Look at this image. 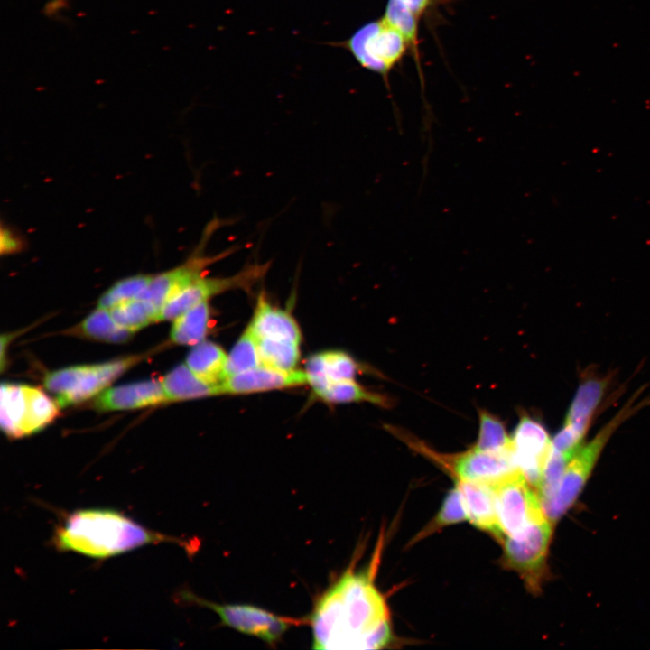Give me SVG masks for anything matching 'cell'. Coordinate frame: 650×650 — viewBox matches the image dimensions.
<instances>
[{
  "instance_id": "1",
  "label": "cell",
  "mask_w": 650,
  "mask_h": 650,
  "mask_svg": "<svg viewBox=\"0 0 650 650\" xmlns=\"http://www.w3.org/2000/svg\"><path fill=\"white\" fill-rule=\"evenodd\" d=\"M312 648L381 649L392 639L388 609L369 571H346L311 614Z\"/></svg>"
},
{
  "instance_id": "2",
  "label": "cell",
  "mask_w": 650,
  "mask_h": 650,
  "mask_svg": "<svg viewBox=\"0 0 650 650\" xmlns=\"http://www.w3.org/2000/svg\"><path fill=\"white\" fill-rule=\"evenodd\" d=\"M167 537L110 509H83L68 516L58 529L59 549L92 558H107Z\"/></svg>"
},
{
  "instance_id": "3",
  "label": "cell",
  "mask_w": 650,
  "mask_h": 650,
  "mask_svg": "<svg viewBox=\"0 0 650 650\" xmlns=\"http://www.w3.org/2000/svg\"><path fill=\"white\" fill-rule=\"evenodd\" d=\"M637 396L638 394L633 395L590 441L581 445L568 462L553 495L542 502L545 515L553 525L576 502L613 433L636 412L650 404V396L640 402Z\"/></svg>"
},
{
  "instance_id": "4",
  "label": "cell",
  "mask_w": 650,
  "mask_h": 650,
  "mask_svg": "<svg viewBox=\"0 0 650 650\" xmlns=\"http://www.w3.org/2000/svg\"><path fill=\"white\" fill-rule=\"evenodd\" d=\"M141 357L131 356L99 364L70 367L48 373L44 387L55 395L60 407L81 403L100 394Z\"/></svg>"
},
{
  "instance_id": "5",
  "label": "cell",
  "mask_w": 650,
  "mask_h": 650,
  "mask_svg": "<svg viewBox=\"0 0 650 650\" xmlns=\"http://www.w3.org/2000/svg\"><path fill=\"white\" fill-rule=\"evenodd\" d=\"M553 525L544 515L503 540V564L516 571L534 594L541 592L547 577V556Z\"/></svg>"
},
{
  "instance_id": "6",
  "label": "cell",
  "mask_w": 650,
  "mask_h": 650,
  "mask_svg": "<svg viewBox=\"0 0 650 650\" xmlns=\"http://www.w3.org/2000/svg\"><path fill=\"white\" fill-rule=\"evenodd\" d=\"M59 405L42 390L21 384L2 383L0 423L9 437L35 433L58 415Z\"/></svg>"
},
{
  "instance_id": "7",
  "label": "cell",
  "mask_w": 650,
  "mask_h": 650,
  "mask_svg": "<svg viewBox=\"0 0 650 650\" xmlns=\"http://www.w3.org/2000/svg\"><path fill=\"white\" fill-rule=\"evenodd\" d=\"M270 264H252L230 276L199 278L165 302L160 311L159 321L174 320L190 308L228 291L251 290L265 276Z\"/></svg>"
},
{
  "instance_id": "8",
  "label": "cell",
  "mask_w": 650,
  "mask_h": 650,
  "mask_svg": "<svg viewBox=\"0 0 650 650\" xmlns=\"http://www.w3.org/2000/svg\"><path fill=\"white\" fill-rule=\"evenodd\" d=\"M608 384V376H596L585 377L580 383L563 425L552 439V447L557 452L571 458L581 447Z\"/></svg>"
},
{
  "instance_id": "9",
  "label": "cell",
  "mask_w": 650,
  "mask_h": 650,
  "mask_svg": "<svg viewBox=\"0 0 650 650\" xmlns=\"http://www.w3.org/2000/svg\"><path fill=\"white\" fill-rule=\"evenodd\" d=\"M489 488L506 536L520 532L545 515L537 491L520 469Z\"/></svg>"
},
{
  "instance_id": "10",
  "label": "cell",
  "mask_w": 650,
  "mask_h": 650,
  "mask_svg": "<svg viewBox=\"0 0 650 650\" xmlns=\"http://www.w3.org/2000/svg\"><path fill=\"white\" fill-rule=\"evenodd\" d=\"M219 224L221 223L218 219L209 223L196 252L181 265L153 276L139 299L150 301L161 310L165 302L176 293L204 276L209 266L237 252L239 247L232 246L215 255H204L202 249L205 247V241L210 238L211 234L218 229Z\"/></svg>"
},
{
  "instance_id": "11",
  "label": "cell",
  "mask_w": 650,
  "mask_h": 650,
  "mask_svg": "<svg viewBox=\"0 0 650 650\" xmlns=\"http://www.w3.org/2000/svg\"><path fill=\"white\" fill-rule=\"evenodd\" d=\"M184 598L212 609L225 626L268 644L279 641L294 621L253 605L213 603L190 593Z\"/></svg>"
},
{
  "instance_id": "12",
  "label": "cell",
  "mask_w": 650,
  "mask_h": 650,
  "mask_svg": "<svg viewBox=\"0 0 650 650\" xmlns=\"http://www.w3.org/2000/svg\"><path fill=\"white\" fill-rule=\"evenodd\" d=\"M512 439L513 458L527 481L537 491L552 449V439L543 423L522 414Z\"/></svg>"
},
{
  "instance_id": "13",
  "label": "cell",
  "mask_w": 650,
  "mask_h": 650,
  "mask_svg": "<svg viewBox=\"0 0 650 650\" xmlns=\"http://www.w3.org/2000/svg\"><path fill=\"white\" fill-rule=\"evenodd\" d=\"M404 40L403 34L384 19L358 31L349 47L363 66L384 72L404 53Z\"/></svg>"
},
{
  "instance_id": "14",
  "label": "cell",
  "mask_w": 650,
  "mask_h": 650,
  "mask_svg": "<svg viewBox=\"0 0 650 650\" xmlns=\"http://www.w3.org/2000/svg\"><path fill=\"white\" fill-rule=\"evenodd\" d=\"M450 467L458 479L479 482L491 487L520 469L511 451L493 452L475 446L451 457Z\"/></svg>"
},
{
  "instance_id": "15",
  "label": "cell",
  "mask_w": 650,
  "mask_h": 650,
  "mask_svg": "<svg viewBox=\"0 0 650 650\" xmlns=\"http://www.w3.org/2000/svg\"><path fill=\"white\" fill-rule=\"evenodd\" d=\"M308 384L305 371L281 370L260 365L226 378L220 385L221 395H247L282 390Z\"/></svg>"
},
{
  "instance_id": "16",
  "label": "cell",
  "mask_w": 650,
  "mask_h": 650,
  "mask_svg": "<svg viewBox=\"0 0 650 650\" xmlns=\"http://www.w3.org/2000/svg\"><path fill=\"white\" fill-rule=\"evenodd\" d=\"M162 381L148 380L111 387L94 401L98 411H120L168 403Z\"/></svg>"
},
{
  "instance_id": "17",
  "label": "cell",
  "mask_w": 650,
  "mask_h": 650,
  "mask_svg": "<svg viewBox=\"0 0 650 650\" xmlns=\"http://www.w3.org/2000/svg\"><path fill=\"white\" fill-rule=\"evenodd\" d=\"M457 487L461 492L469 521L503 542L506 535L499 523L492 489L485 484L464 479H458Z\"/></svg>"
},
{
  "instance_id": "18",
  "label": "cell",
  "mask_w": 650,
  "mask_h": 650,
  "mask_svg": "<svg viewBox=\"0 0 650 650\" xmlns=\"http://www.w3.org/2000/svg\"><path fill=\"white\" fill-rule=\"evenodd\" d=\"M359 365L348 354L339 350H328L311 355L305 366L308 384L316 393L327 385L355 380Z\"/></svg>"
},
{
  "instance_id": "19",
  "label": "cell",
  "mask_w": 650,
  "mask_h": 650,
  "mask_svg": "<svg viewBox=\"0 0 650 650\" xmlns=\"http://www.w3.org/2000/svg\"><path fill=\"white\" fill-rule=\"evenodd\" d=\"M258 339H286L301 344L302 332L296 320L283 309L272 305L260 293L249 323Z\"/></svg>"
},
{
  "instance_id": "20",
  "label": "cell",
  "mask_w": 650,
  "mask_h": 650,
  "mask_svg": "<svg viewBox=\"0 0 650 650\" xmlns=\"http://www.w3.org/2000/svg\"><path fill=\"white\" fill-rule=\"evenodd\" d=\"M228 354L218 344L203 340L186 358L188 367L202 381L219 385L226 378Z\"/></svg>"
},
{
  "instance_id": "21",
  "label": "cell",
  "mask_w": 650,
  "mask_h": 650,
  "mask_svg": "<svg viewBox=\"0 0 650 650\" xmlns=\"http://www.w3.org/2000/svg\"><path fill=\"white\" fill-rule=\"evenodd\" d=\"M169 402L221 395L219 385L200 379L186 364L172 369L162 380Z\"/></svg>"
},
{
  "instance_id": "22",
  "label": "cell",
  "mask_w": 650,
  "mask_h": 650,
  "mask_svg": "<svg viewBox=\"0 0 650 650\" xmlns=\"http://www.w3.org/2000/svg\"><path fill=\"white\" fill-rule=\"evenodd\" d=\"M209 302H201L173 320L171 340L177 345L195 346L205 340L209 330Z\"/></svg>"
},
{
  "instance_id": "23",
  "label": "cell",
  "mask_w": 650,
  "mask_h": 650,
  "mask_svg": "<svg viewBox=\"0 0 650 650\" xmlns=\"http://www.w3.org/2000/svg\"><path fill=\"white\" fill-rule=\"evenodd\" d=\"M314 395L329 404L368 402L383 407H389L392 404L389 397L372 392L355 380L330 383Z\"/></svg>"
},
{
  "instance_id": "24",
  "label": "cell",
  "mask_w": 650,
  "mask_h": 650,
  "mask_svg": "<svg viewBox=\"0 0 650 650\" xmlns=\"http://www.w3.org/2000/svg\"><path fill=\"white\" fill-rule=\"evenodd\" d=\"M108 311L119 326L135 332L159 321L161 310L152 302L137 298L121 302Z\"/></svg>"
},
{
  "instance_id": "25",
  "label": "cell",
  "mask_w": 650,
  "mask_h": 650,
  "mask_svg": "<svg viewBox=\"0 0 650 650\" xmlns=\"http://www.w3.org/2000/svg\"><path fill=\"white\" fill-rule=\"evenodd\" d=\"M79 331L88 338L112 343L125 342L134 333L119 326L109 311L98 307L81 322Z\"/></svg>"
},
{
  "instance_id": "26",
  "label": "cell",
  "mask_w": 650,
  "mask_h": 650,
  "mask_svg": "<svg viewBox=\"0 0 650 650\" xmlns=\"http://www.w3.org/2000/svg\"><path fill=\"white\" fill-rule=\"evenodd\" d=\"M262 365L258 338L251 326L246 328L233 346L226 366V378ZM225 378V379H226Z\"/></svg>"
},
{
  "instance_id": "27",
  "label": "cell",
  "mask_w": 650,
  "mask_h": 650,
  "mask_svg": "<svg viewBox=\"0 0 650 650\" xmlns=\"http://www.w3.org/2000/svg\"><path fill=\"white\" fill-rule=\"evenodd\" d=\"M262 365L281 370H293L300 360V343L274 339H258Z\"/></svg>"
},
{
  "instance_id": "28",
  "label": "cell",
  "mask_w": 650,
  "mask_h": 650,
  "mask_svg": "<svg viewBox=\"0 0 650 650\" xmlns=\"http://www.w3.org/2000/svg\"><path fill=\"white\" fill-rule=\"evenodd\" d=\"M475 447L493 452L512 450V439L507 435L504 422L486 410L479 411V432Z\"/></svg>"
},
{
  "instance_id": "29",
  "label": "cell",
  "mask_w": 650,
  "mask_h": 650,
  "mask_svg": "<svg viewBox=\"0 0 650 650\" xmlns=\"http://www.w3.org/2000/svg\"><path fill=\"white\" fill-rule=\"evenodd\" d=\"M153 275L136 274L115 283L99 298L98 307L109 310L133 299H137L149 285Z\"/></svg>"
},
{
  "instance_id": "30",
  "label": "cell",
  "mask_w": 650,
  "mask_h": 650,
  "mask_svg": "<svg viewBox=\"0 0 650 650\" xmlns=\"http://www.w3.org/2000/svg\"><path fill=\"white\" fill-rule=\"evenodd\" d=\"M469 520L467 508L458 487L447 494L433 521L420 534L424 537L441 527Z\"/></svg>"
},
{
  "instance_id": "31",
  "label": "cell",
  "mask_w": 650,
  "mask_h": 650,
  "mask_svg": "<svg viewBox=\"0 0 650 650\" xmlns=\"http://www.w3.org/2000/svg\"><path fill=\"white\" fill-rule=\"evenodd\" d=\"M414 13L399 0H389L385 20L400 32L406 41L415 37Z\"/></svg>"
},
{
  "instance_id": "32",
  "label": "cell",
  "mask_w": 650,
  "mask_h": 650,
  "mask_svg": "<svg viewBox=\"0 0 650 650\" xmlns=\"http://www.w3.org/2000/svg\"><path fill=\"white\" fill-rule=\"evenodd\" d=\"M21 242L9 230L2 229L1 231V253L10 254L19 251Z\"/></svg>"
},
{
  "instance_id": "33",
  "label": "cell",
  "mask_w": 650,
  "mask_h": 650,
  "mask_svg": "<svg viewBox=\"0 0 650 650\" xmlns=\"http://www.w3.org/2000/svg\"><path fill=\"white\" fill-rule=\"evenodd\" d=\"M409 7L415 14L421 13L429 0H399Z\"/></svg>"
}]
</instances>
